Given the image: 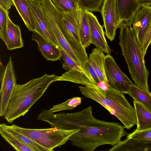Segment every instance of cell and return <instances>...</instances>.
Listing matches in <instances>:
<instances>
[{
  "label": "cell",
  "instance_id": "1",
  "mask_svg": "<svg viewBox=\"0 0 151 151\" xmlns=\"http://www.w3.org/2000/svg\"><path fill=\"white\" fill-rule=\"evenodd\" d=\"M57 76L46 73L22 85L16 84L4 116L9 123L24 116L43 95Z\"/></svg>",
  "mask_w": 151,
  "mask_h": 151
},
{
  "label": "cell",
  "instance_id": "2",
  "mask_svg": "<svg viewBox=\"0 0 151 151\" xmlns=\"http://www.w3.org/2000/svg\"><path fill=\"white\" fill-rule=\"evenodd\" d=\"M79 88L83 95L101 105L118 118L125 128L129 129L136 124L135 109L126 99L124 93L109 87L105 90L97 86H79Z\"/></svg>",
  "mask_w": 151,
  "mask_h": 151
},
{
  "label": "cell",
  "instance_id": "3",
  "mask_svg": "<svg viewBox=\"0 0 151 151\" xmlns=\"http://www.w3.org/2000/svg\"><path fill=\"white\" fill-rule=\"evenodd\" d=\"M131 25L130 22L121 23L119 27V45L135 84L149 92V71Z\"/></svg>",
  "mask_w": 151,
  "mask_h": 151
},
{
  "label": "cell",
  "instance_id": "4",
  "mask_svg": "<svg viewBox=\"0 0 151 151\" xmlns=\"http://www.w3.org/2000/svg\"><path fill=\"white\" fill-rule=\"evenodd\" d=\"M118 122L101 120L94 125L85 127L72 135L70 140L73 146L84 151H93L104 145L113 146L128 133Z\"/></svg>",
  "mask_w": 151,
  "mask_h": 151
},
{
  "label": "cell",
  "instance_id": "5",
  "mask_svg": "<svg viewBox=\"0 0 151 151\" xmlns=\"http://www.w3.org/2000/svg\"><path fill=\"white\" fill-rule=\"evenodd\" d=\"M92 109L90 106L77 112L58 114L51 113L45 109L37 116V119L47 122L52 127L67 130L80 129L95 125L101 121L94 117Z\"/></svg>",
  "mask_w": 151,
  "mask_h": 151
},
{
  "label": "cell",
  "instance_id": "6",
  "mask_svg": "<svg viewBox=\"0 0 151 151\" xmlns=\"http://www.w3.org/2000/svg\"><path fill=\"white\" fill-rule=\"evenodd\" d=\"M1 124L27 136L47 151H53L55 148L65 145L72 135L80 130H67L52 127L48 129H32L21 127L15 124Z\"/></svg>",
  "mask_w": 151,
  "mask_h": 151
},
{
  "label": "cell",
  "instance_id": "7",
  "mask_svg": "<svg viewBox=\"0 0 151 151\" xmlns=\"http://www.w3.org/2000/svg\"><path fill=\"white\" fill-rule=\"evenodd\" d=\"M0 115L4 116L9 101L17 84L11 56L6 67L0 62Z\"/></svg>",
  "mask_w": 151,
  "mask_h": 151
},
{
  "label": "cell",
  "instance_id": "8",
  "mask_svg": "<svg viewBox=\"0 0 151 151\" xmlns=\"http://www.w3.org/2000/svg\"><path fill=\"white\" fill-rule=\"evenodd\" d=\"M45 17L58 45L77 63L81 64L67 41L58 25L56 9L50 0H40Z\"/></svg>",
  "mask_w": 151,
  "mask_h": 151
},
{
  "label": "cell",
  "instance_id": "9",
  "mask_svg": "<svg viewBox=\"0 0 151 151\" xmlns=\"http://www.w3.org/2000/svg\"><path fill=\"white\" fill-rule=\"evenodd\" d=\"M105 73L109 87L124 93H127L133 83L121 70L110 54L105 55Z\"/></svg>",
  "mask_w": 151,
  "mask_h": 151
},
{
  "label": "cell",
  "instance_id": "10",
  "mask_svg": "<svg viewBox=\"0 0 151 151\" xmlns=\"http://www.w3.org/2000/svg\"><path fill=\"white\" fill-rule=\"evenodd\" d=\"M100 12L105 29V35L112 42L114 39L116 29L121 21L119 15L116 0H104Z\"/></svg>",
  "mask_w": 151,
  "mask_h": 151
},
{
  "label": "cell",
  "instance_id": "11",
  "mask_svg": "<svg viewBox=\"0 0 151 151\" xmlns=\"http://www.w3.org/2000/svg\"><path fill=\"white\" fill-rule=\"evenodd\" d=\"M34 17L36 31L55 45H59L45 17L40 0H26Z\"/></svg>",
  "mask_w": 151,
  "mask_h": 151
},
{
  "label": "cell",
  "instance_id": "12",
  "mask_svg": "<svg viewBox=\"0 0 151 151\" xmlns=\"http://www.w3.org/2000/svg\"><path fill=\"white\" fill-rule=\"evenodd\" d=\"M90 32V44L107 54H110L111 50L105 36L102 27L96 17L91 12L86 11Z\"/></svg>",
  "mask_w": 151,
  "mask_h": 151
},
{
  "label": "cell",
  "instance_id": "13",
  "mask_svg": "<svg viewBox=\"0 0 151 151\" xmlns=\"http://www.w3.org/2000/svg\"><path fill=\"white\" fill-rule=\"evenodd\" d=\"M151 19V6L146 5L142 6L132 21L134 32L140 45L143 42Z\"/></svg>",
  "mask_w": 151,
  "mask_h": 151
},
{
  "label": "cell",
  "instance_id": "14",
  "mask_svg": "<svg viewBox=\"0 0 151 151\" xmlns=\"http://www.w3.org/2000/svg\"><path fill=\"white\" fill-rule=\"evenodd\" d=\"M32 40L38 45V50L47 60L57 61L62 57L60 47L51 43L35 31L33 32Z\"/></svg>",
  "mask_w": 151,
  "mask_h": 151
},
{
  "label": "cell",
  "instance_id": "15",
  "mask_svg": "<svg viewBox=\"0 0 151 151\" xmlns=\"http://www.w3.org/2000/svg\"><path fill=\"white\" fill-rule=\"evenodd\" d=\"M84 71H80L71 70L57 76V81H69L81 84L84 86H95L97 85L90 74L86 63L83 67Z\"/></svg>",
  "mask_w": 151,
  "mask_h": 151
},
{
  "label": "cell",
  "instance_id": "16",
  "mask_svg": "<svg viewBox=\"0 0 151 151\" xmlns=\"http://www.w3.org/2000/svg\"><path fill=\"white\" fill-rule=\"evenodd\" d=\"M3 41L9 50L21 48L24 45L19 27L12 22L9 15L6 34Z\"/></svg>",
  "mask_w": 151,
  "mask_h": 151
},
{
  "label": "cell",
  "instance_id": "17",
  "mask_svg": "<svg viewBox=\"0 0 151 151\" xmlns=\"http://www.w3.org/2000/svg\"><path fill=\"white\" fill-rule=\"evenodd\" d=\"M121 21L130 22L142 6L138 0H116Z\"/></svg>",
  "mask_w": 151,
  "mask_h": 151
},
{
  "label": "cell",
  "instance_id": "18",
  "mask_svg": "<svg viewBox=\"0 0 151 151\" xmlns=\"http://www.w3.org/2000/svg\"><path fill=\"white\" fill-rule=\"evenodd\" d=\"M55 9L64 16L76 19L80 18V11L78 0H50Z\"/></svg>",
  "mask_w": 151,
  "mask_h": 151
},
{
  "label": "cell",
  "instance_id": "19",
  "mask_svg": "<svg viewBox=\"0 0 151 151\" xmlns=\"http://www.w3.org/2000/svg\"><path fill=\"white\" fill-rule=\"evenodd\" d=\"M109 151H151V144L144 143L130 137L121 140L109 149Z\"/></svg>",
  "mask_w": 151,
  "mask_h": 151
},
{
  "label": "cell",
  "instance_id": "20",
  "mask_svg": "<svg viewBox=\"0 0 151 151\" xmlns=\"http://www.w3.org/2000/svg\"><path fill=\"white\" fill-rule=\"evenodd\" d=\"M92 51L88 61L95 71L101 81H104L107 84L104 66L105 55L103 51L96 47Z\"/></svg>",
  "mask_w": 151,
  "mask_h": 151
},
{
  "label": "cell",
  "instance_id": "21",
  "mask_svg": "<svg viewBox=\"0 0 151 151\" xmlns=\"http://www.w3.org/2000/svg\"><path fill=\"white\" fill-rule=\"evenodd\" d=\"M12 1L26 27L30 31H36V23L27 0H12Z\"/></svg>",
  "mask_w": 151,
  "mask_h": 151
},
{
  "label": "cell",
  "instance_id": "22",
  "mask_svg": "<svg viewBox=\"0 0 151 151\" xmlns=\"http://www.w3.org/2000/svg\"><path fill=\"white\" fill-rule=\"evenodd\" d=\"M135 109L137 122V127L135 130L141 131L151 128V112L137 102L133 101Z\"/></svg>",
  "mask_w": 151,
  "mask_h": 151
},
{
  "label": "cell",
  "instance_id": "23",
  "mask_svg": "<svg viewBox=\"0 0 151 151\" xmlns=\"http://www.w3.org/2000/svg\"><path fill=\"white\" fill-rule=\"evenodd\" d=\"M128 94L151 112V92L143 90L133 83Z\"/></svg>",
  "mask_w": 151,
  "mask_h": 151
},
{
  "label": "cell",
  "instance_id": "24",
  "mask_svg": "<svg viewBox=\"0 0 151 151\" xmlns=\"http://www.w3.org/2000/svg\"><path fill=\"white\" fill-rule=\"evenodd\" d=\"M79 33L82 44L88 48L91 44L90 32L86 11H80Z\"/></svg>",
  "mask_w": 151,
  "mask_h": 151
},
{
  "label": "cell",
  "instance_id": "25",
  "mask_svg": "<svg viewBox=\"0 0 151 151\" xmlns=\"http://www.w3.org/2000/svg\"><path fill=\"white\" fill-rule=\"evenodd\" d=\"M0 134L1 137L16 150L34 151L31 148L21 142L6 129L1 127Z\"/></svg>",
  "mask_w": 151,
  "mask_h": 151
},
{
  "label": "cell",
  "instance_id": "26",
  "mask_svg": "<svg viewBox=\"0 0 151 151\" xmlns=\"http://www.w3.org/2000/svg\"><path fill=\"white\" fill-rule=\"evenodd\" d=\"M0 127L6 129L21 142L31 148L34 151H47L45 149L27 136L13 129L5 127L1 124L0 125Z\"/></svg>",
  "mask_w": 151,
  "mask_h": 151
},
{
  "label": "cell",
  "instance_id": "27",
  "mask_svg": "<svg viewBox=\"0 0 151 151\" xmlns=\"http://www.w3.org/2000/svg\"><path fill=\"white\" fill-rule=\"evenodd\" d=\"M82 102V98L74 97L60 104L53 106L48 110L51 113H54L61 111L71 110L80 105Z\"/></svg>",
  "mask_w": 151,
  "mask_h": 151
},
{
  "label": "cell",
  "instance_id": "28",
  "mask_svg": "<svg viewBox=\"0 0 151 151\" xmlns=\"http://www.w3.org/2000/svg\"><path fill=\"white\" fill-rule=\"evenodd\" d=\"M103 0H78L81 10L89 12H100Z\"/></svg>",
  "mask_w": 151,
  "mask_h": 151
},
{
  "label": "cell",
  "instance_id": "29",
  "mask_svg": "<svg viewBox=\"0 0 151 151\" xmlns=\"http://www.w3.org/2000/svg\"><path fill=\"white\" fill-rule=\"evenodd\" d=\"M63 62L62 63V68L65 70H75L80 71L84 70V67L76 63L60 47Z\"/></svg>",
  "mask_w": 151,
  "mask_h": 151
},
{
  "label": "cell",
  "instance_id": "30",
  "mask_svg": "<svg viewBox=\"0 0 151 151\" xmlns=\"http://www.w3.org/2000/svg\"><path fill=\"white\" fill-rule=\"evenodd\" d=\"M126 137L132 138L144 143L151 144V128L141 131L134 130L131 133L128 134Z\"/></svg>",
  "mask_w": 151,
  "mask_h": 151
},
{
  "label": "cell",
  "instance_id": "31",
  "mask_svg": "<svg viewBox=\"0 0 151 151\" xmlns=\"http://www.w3.org/2000/svg\"><path fill=\"white\" fill-rule=\"evenodd\" d=\"M8 15V11L0 7V37L3 41L6 34Z\"/></svg>",
  "mask_w": 151,
  "mask_h": 151
},
{
  "label": "cell",
  "instance_id": "32",
  "mask_svg": "<svg viewBox=\"0 0 151 151\" xmlns=\"http://www.w3.org/2000/svg\"><path fill=\"white\" fill-rule=\"evenodd\" d=\"M151 43V19L147 30L143 40L140 45V49L144 58L148 46Z\"/></svg>",
  "mask_w": 151,
  "mask_h": 151
},
{
  "label": "cell",
  "instance_id": "33",
  "mask_svg": "<svg viewBox=\"0 0 151 151\" xmlns=\"http://www.w3.org/2000/svg\"><path fill=\"white\" fill-rule=\"evenodd\" d=\"M86 64L90 74L97 85L101 81L99 78L95 71L88 61L86 62Z\"/></svg>",
  "mask_w": 151,
  "mask_h": 151
},
{
  "label": "cell",
  "instance_id": "34",
  "mask_svg": "<svg viewBox=\"0 0 151 151\" xmlns=\"http://www.w3.org/2000/svg\"><path fill=\"white\" fill-rule=\"evenodd\" d=\"M13 4L12 0H0V7L8 11Z\"/></svg>",
  "mask_w": 151,
  "mask_h": 151
},
{
  "label": "cell",
  "instance_id": "35",
  "mask_svg": "<svg viewBox=\"0 0 151 151\" xmlns=\"http://www.w3.org/2000/svg\"><path fill=\"white\" fill-rule=\"evenodd\" d=\"M140 5L142 6L143 5H151V0H138Z\"/></svg>",
  "mask_w": 151,
  "mask_h": 151
},
{
  "label": "cell",
  "instance_id": "36",
  "mask_svg": "<svg viewBox=\"0 0 151 151\" xmlns=\"http://www.w3.org/2000/svg\"></svg>",
  "mask_w": 151,
  "mask_h": 151
}]
</instances>
